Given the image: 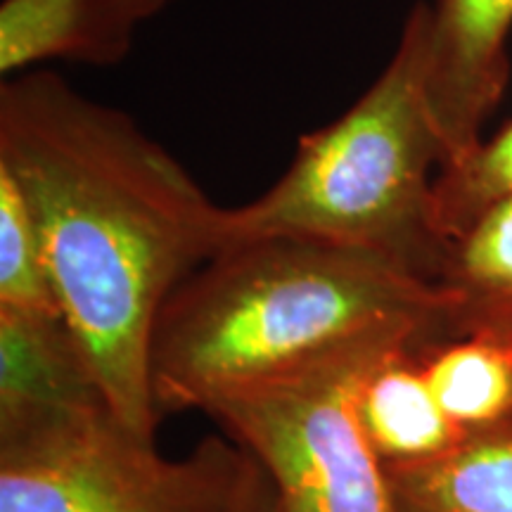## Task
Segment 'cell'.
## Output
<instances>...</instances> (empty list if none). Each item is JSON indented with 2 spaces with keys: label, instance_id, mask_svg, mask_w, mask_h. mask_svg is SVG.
<instances>
[{
  "label": "cell",
  "instance_id": "3",
  "mask_svg": "<svg viewBox=\"0 0 512 512\" xmlns=\"http://www.w3.org/2000/svg\"><path fill=\"white\" fill-rule=\"evenodd\" d=\"M430 5L408 12L392 60L332 124L299 140L283 176L226 209V247L302 238L380 256L437 283L448 242L434 223L444 145L425 98Z\"/></svg>",
  "mask_w": 512,
  "mask_h": 512
},
{
  "label": "cell",
  "instance_id": "1",
  "mask_svg": "<svg viewBox=\"0 0 512 512\" xmlns=\"http://www.w3.org/2000/svg\"><path fill=\"white\" fill-rule=\"evenodd\" d=\"M0 166L27 195L57 306L105 403L155 439L157 320L226 247V209L126 112L43 69L3 79Z\"/></svg>",
  "mask_w": 512,
  "mask_h": 512
},
{
  "label": "cell",
  "instance_id": "11",
  "mask_svg": "<svg viewBox=\"0 0 512 512\" xmlns=\"http://www.w3.org/2000/svg\"><path fill=\"white\" fill-rule=\"evenodd\" d=\"M384 472L396 512H512V427Z\"/></svg>",
  "mask_w": 512,
  "mask_h": 512
},
{
  "label": "cell",
  "instance_id": "10",
  "mask_svg": "<svg viewBox=\"0 0 512 512\" xmlns=\"http://www.w3.org/2000/svg\"><path fill=\"white\" fill-rule=\"evenodd\" d=\"M434 285L446 299L448 339L472 332L512 337V195L448 242Z\"/></svg>",
  "mask_w": 512,
  "mask_h": 512
},
{
  "label": "cell",
  "instance_id": "8",
  "mask_svg": "<svg viewBox=\"0 0 512 512\" xmlns=\"http://www.w3.org/2000/svg\"><path fill=\"white\" fill-rule=\"evenodd\" d=\"M420 349L387 354L358 387V425L384 470L430 463L465 441L427 382Z\"/></svg>",
  "mask_w": 512,
  "mask_h": 512
},
{
  "label": "cell",
  "instance_id": "4",
  "mask_svg": "<svg viewBox=\"0 0 512 512\" xmlns=\"http://www.w3.org/2000/svg\"><path fill=\"white\" fill-rule=\"evenodd\" d=\"M0 512H278V496L235 439L164 458L98 399L0 418Z\"/></svg>",
  "mask_w": 512,
  "mask_h": 512
},
{
  "label": "cell",
  "instance_id": "14",
  "mask_svg": "<svg viewBox=\"0 0 512 512\" xmlns=\"http://www.w3.org/2000/svg\"><path fill=\"white\" fill-rule=\"evenodd\" d=\"M0 309L60 313L41 235L15 176L0 166Z\"/></svg>",
  "mask_w": 512,
  "mask_h": 512
},
{
  "label": "cell",
  "instance_id": "9",
  "mask_svg": "<svg viewBox=\"0 0 512 512\" xmlns=\"http://www.w3.org/2000/svg\"><path fill=\"white\" fill-rule=\"evenodd\" d=\"M105 401L62 313L0 309V418Z\"/></svg>",
  "mask_w": 512,
  "mask_h": 512
},
{
  "label": "cell",
  "instance_id": "6",
  "mask_svg": "<svg viewBox=\"0 0 512 512\" xmlns=\"http://www.w3.org/2000/svg\"><path fill=\"white\" fill-rule=\"evenodd\" d=\"M512 0H437L427 15L425 98L444 164L482 143L510 79ZM441 164V166H444Z\"/></svg>",
  "mask_w": 512,
  "mask_h": 512
},
{
  "label": "cell",
  "instance_id": "2",
  "mask_svg": "<svg viewBox=\"0 0 512 512\" xmlns=\"http://www.w3.org/2000/svg\"><path fill=\"white\" fill-rule=\"evenodd\" d=\"M394 330L448 339L439 287L328 242H233L164 304L150 354L157 413L207 411L223 396Z\"/></svg>",
  "mask_w": 512,
  "mask_h": 512
},
{
  "label": "cell",
  "instance_id": "5",
  "mask_svg": "<svg viewBox=\"0 0 512 512\" xmlns=\"http://www.w3.org/2000/svg\"><path fill=\"white\" fill-rule=\"evenodd\" d=\"M441 342L413 330L373 335L207 408L271 477L278 512H396L387 472L358 425L356 394L384 356Z\"/></svg>",
  "mask_w": 512,
  "mask_h": 512
},
{
  "label": "cell",
  "instance_id": "7",
  "mask_svg": "<svg viewBox=\"0 0 512 512\" xmlns=\"http://www.w3.org/2000/svg\"><path fill=\"white\" fill-rule=\"evenodd\" d=\"M176 0H0L3 79L43 62L110 67Z\"/></svg>",
  "mask_w": 512,
  "mask_h": 512
},
{
  "label": "cell",
  "instance_id": "13",
  "mask_svg": "<svg viewBox=\"0 0 512 512\" xmlns=\"http://www.w3.org/2000/svg\"><path fill=\"white\" fill-rule=\"evenodd\" d=\"M512 195V121L494 138L453 159L434 178V223L446 242L458 238L491 204Z\"/></svg>",
  "mask_w": 512,
  "mask_h": 512
},
{
  "label": "cell",
  "instance_id": "12",
  "mask_svg": "<svg viewBox=\"0 0 512 512\" xmlns=\"http://www.w3.org/2000/svg\"><path fill=\"white\" fill-rule=\"evenodd\" d=\"M418 356L434 396L465 439L510 430L512 337L472 332L427 344Z\"/></svg>",
  "mask_w": 512,
  "mask_h": 512
}]
</instances>
